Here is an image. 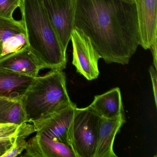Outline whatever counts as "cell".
Returning a JSON list of instances; mask_svg holds the SVG:
<instances>
[{
	"label": "cell",
	"mask_w": 157,
	"mask_h": 157,
	"mask_svg": "<svg viewBox=\"0 0 157 157\" xmlns=\"http://www.w3.org/2000/svg\"><path fill=\"white\" fill-rule=\"evenodd\" d=\"M22 101L27 122L32 123L74 103L68 93L65 73L60 69L34 78Z\"/></svg>",
	"instance_id": "cell-3"
},
{
	"label": "cell",
	"mask_w": 157,
	"mask_h": 157,
	"mask_svg": "<svg viewBox=\"0 0 157 157\" xmlns=\"http://www.w3.org/2000/svg\"><path fill=\"white\" fill-rule=\"evenodd\" d=\"M9 149L5 147L0 146V157H2V155L4 154Z\"/></svg>",
	"instance_id": "cell-21"
},
{
	"label": "cell",
	"mask_w": 157,
	"mask_h": 157,
	"mask_svg": "<svg viewBox=\"0 0 157 157\" xmlns=\"http://www.w3.org/2000/svg\"><path fill=\"white\" fill-rule=\"evenodd\" d=\"M19 8L28 47L44 69L63 70L67 66V51L51 25L42 0H21Z\"/></svg>",
	"instance_id": "cell-2"
},
{
	"label": "cell",
	"mask_w": 157,
	"mask_h": 157,
	"mask_svg": "<svg viewBox=\"0 0 157 157\" xmlns=\"http://www.w3.org/2000/svg\"><path fill=\"white\" fill-rule=\"evenodd\" d=\"M149 73L151 78L152 83V90H153V95L155 105L157 106V69L154 66H151L150 67Z\"/></svg>",
	"instance_id": "cell-19"
},
{
	"label": "cell",
	"mask_w": 157,
	"mask_h": 157,
	"mask_svg": "<svg viewBox=\"0 0 157 157\" xmlns=\"http://www.w3.org/2000/svg\"><path fill=\"white\" fill-rule=\"evenodd\" d=\"M21 0H0V16L13 19L14 11L20 7Z\"/></svg>",
	"instance_id": "cell-18"
},
{
	"label": "cell",
	"mask_w": 157,
	"mask_h": 157,
	"mask_svg": "<svg viewBox=\"0 0 157 157\" xmlns=\"http://www.w3.org/2000/svg\"><path fill=\"white\" fill-rule=\"evenodd\" d=\"M77 107L75 103L72 104L45 118L33 122L35 132L71 147L69 132Z\"/></svg>",
	"instance_id": "cell-7"
},
{
	"label": "cell",
	"mask_w": 157,
	"mask_h": 157,
	"mask_svg": "<svg viewBox=\"0 0 157 157\" xmlns=\"http://www.w3.org/2000/svg\"><path fill=\"white\" fill-rule=\"evenodd\" d=\"M2 51H3V46H2V42L0 39V57L2 56Z\"/></svg>",
	"instance_id": "cell-23"
},
{
	"label": "cell",
	"mask_w": 157,
	"mask_h": 157,
	"mask_svg": "<svg viewBox=\"0 0 157 157\" xmlns=\"http://www.w3.org/2000/svg\"><path fill=\"white\" fill-rule=\"evenodd\" d=\"M19 125L12 124L5 128L0 129V146L9 149L12 147Z\"/></svg>",
	"instance_id": "cell-17"
},
{
	"label": "cell",
	"mask_w": 157,
	"mask_h": 157,
	"mask_svg": "<svg viewBox=\"0 0 157 157\" xmlns=\"http://www.w3.org/2000/svg\"><path fill=\"white\" fill-rule=\"evenodd\" d=\"M46 13L64 50L74 29V0H42Z\"/></svg>",
	"instance_id": "cell-6"
},
{
	"label": "cell",
	"mask_w": 157,
	"mask_h": 157,
	"mask_svg": "<svg viewBox=\"0 0 157 157\" xmlns=\"http://www.w3.org/2000/svg\"><path fill=\"white\" fill-rule=\"evenodd\" d=\"M71 41L73 49L72 64L77 72L88 80L97 79L100 74L98 61L101 57L89 37L80 30L74 28Z\"/></svg>",
	"instance_id": "cell-5"
},
{
	"label": "cell",
	"mask_w": 157,
	"mask_h": 157,
	"mask_svg": "<svg viewBox=\"0 0 157 157\" xmlns=\"http://www.w3.org/2000/svg\"><path fill=\"white\" fill-rule=\"evenodd\" d=\"M44 65L26 46L14 53L0 57V71L31 78L38 76Z\"/></svg>",
	"instance_id": "cell-9"
},
{
	"label": "cell",
	"mask_w": 157,
	"mask_h": 157,
	"mask_svg": "<svg viewBox=\"0 0 157 157\" xmlns=\"http://www.w3.org/2000/svg\"><path fill=\"white\" fill-rule=\"evenodd\" d=\"M138 23L139 45L145 50L157 40V0H133Z\"/></svg>",
	"instance_id": "cell-8"
},
{
	"label": "cell",
	"mask_w": 157,
	"mask_h": 157,
	"mask_svg": "<svg viewBox=\"0 0 157 157\" xmlns=\"http://www.w3.org/2000/svg\"><path fill=\"white\" fill-rule=\"evenodd\" d=\"M34 78L0 71V97L21 99Z\"/></svg>",
	"instance_id": "cell-14"
},
{
	"label": "cell",
	"mask_w": 157,
	"mask_h": 157,
	"mask_svg": "<svg viewBox=\"0 0 157 157\" xmlns=\"http://www.w3.org/2000/svg\"><path fill=\"white\" fill-rule=\"evenodd\" d=\"M128 1H133V0H128Z\"/></svg>",
	"instance_id": "cell-24"
},
{
	"label": "cell",
	"mask_w": 157,
	"mask_h": 157,
	"mask_svg": "<svg viewBox=\"0 0 157 157\" xmlns=\"http://www.w3.org/2000/svg\"><path fill=\"white\" fill-rule=\"evenodd\" d=\"M100 118L89 106L75 109L69 136L76 157H94Z\"/></svg>",
	"instance_id": "cell-4"
},
{
	"label": "cell",
	"mask_w": 157,
	"mask_h": 157,
	"mask_svg": "<svg viewBox=\"0 0 157 157\" xmlns=\"http://www.w3.org/2000/svg\"><path fill=\"white\" fill-rule=\"evenodd\" d=\"M27 122L22 98L0 97V124L19 125Z\"/></svg>",
	"instance_id": "cell-15"
},
{
	"label": "cell",
	"mask_w": 157,
	"mask_h": 157,
	"mask_svg": "<svg viewBox=\"0 0 157 157\" xmlns=\"http://www.w3.org/2000/svg\"><path fill=\"white\" fill-rule=\"evenodd\" d=\"M25 150L22 157H77L68 145L53 140L40 133H36L28 140Z\"/></svg>",
	"instance_id": "cell-10"
},
{
	"label": "cell",
	"mask_w": 157,
	"mask_h": 157,
	"mask_svg": "<svg viewBox=\"0 0 157 157\" xmlns=\"http://www.w3.org/2000/svg\"><path fill=\"white\" fill-rule=\"evenodd\" d=\"M74 1V28L89 37L105 63L128 64L139 46L138 23L134 2Z\"/></svg>",
	"instance_id": "cell-1"
},
{
	"label": "cell",
	"mask_w": 157,
	"mask_h": 157,
	"mask_svg": "<svg viewBox=\"0 0 157 157\" xmlns=\"http://www.w3.org/2000/svg\"><path fill=\"white\" fill-rule=\"evenodd\" d=\"M25 32L21 21L0 16V39L4 54L15 52L26 44Z\"/></svg>",
	"instance_id": "cell-12"
},
{
	"label": "cell",
	"mask_w": 157,
	"mask_h": 157,
	"mask_svg": "<svg viewBox=\"0 0 157 157\" xmlns=\"http://www.w3.org/2000/svg\"><path fill=\"white\" fill-rule=\"evenodd\" d=\"M29 123L26 122L19 126L13 144L2 157H17L25 150L28 145L26 139L35 132L33 124Z\"/></svg>",
	"instance_id": "cell-16"
},
{
	"label": "cell",
	"mask_w": 157,
	"mask_h": 157,
	"mask_svg": "<svg viewBox=\"0 0 157 157\" xmlns=\"http://www.w3.org/2000/svg\"><path fill=\"white\" fill-rule=\"evenodd\" d=\"M12 124H0V129H2V128H5L7 127L10 126Z\"/></svg>",
	"instance_id": "cell-22"
},
{
	"label": "cell",
	"mask_w": 157,
	"mask_h": 157,
	"mask_svg": "<svg viewBox=\"0 0 157 157\" xmlns=\"http://www.w3.org/2000/svg\"><path fill=\"white\" fill-rule=\"evenodd\" d=\"M157 40H155L153 44L151 46L149 49L151 51L152 54V57H153V66L154 67L157 69Z\"/></svg>",
	"instance_id": "cell-20"
},
{
	"label": "cell",
	"mask_w": 157,
	"mask_h": 157,
	"mask_svg": "<svg viewBox=\"0 0 157 157\" xmlns=\"http://www.w3.org/2000/svg\"><path fill=\"white\" fill-rule=\"evenodd\" d=\"M89 106L100 117L105 119H115L124 114L121 91L117 87L94 96Z\"/></svg>",
	"instance_id": "cell-13"
},
{
	"label": "cell",
	"mask_w": 157,
	"mask_h": 157,
	"mask_svg": "<svg viewBox=\"0 0 157 157\" xmlns=\"http://www.w3.org/2000/svg\"><path fill=\"white\" fill-rule=\"evenodd\" d=\"M126 122L124 114L118 118H100L94 157H117L113 151L115 138Z\"/></svg>",
	"instance_id": "cell-11"
}]
</instances>
